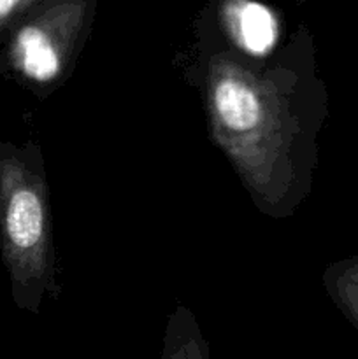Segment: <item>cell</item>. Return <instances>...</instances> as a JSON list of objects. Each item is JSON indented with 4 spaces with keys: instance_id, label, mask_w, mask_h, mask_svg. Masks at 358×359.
Here are the masks:
<instances>
[{
    "instance_id": "6da1fadb",
    "label": "cell",
    "mask_w": 358,
    "mask_h": 359,
    "mask_svg": "<svg viewBox=\"0 0 358 359\" xmlns=\"http://www.w3.org/2000/svg\"><path fill=\"white\" fill-rule=\"evenodd\" d=\"M185 77L199 90L211 139L256 209L274 219L291 216L311 193L329 116L311 53L290 46L258 56L228 42Z\"/></svg>"
},
{
    "instance_id": "7a4b0ae2",
    "label": "cell",
    "mask_w": 358,
    "mask_h": 359,
    "mask_svg": "<svg viewBox=\"0 0 358 359\" xmlns=\"http://www.w3.org/2000/svg\"><path fill=\"white\" fill-rule=\"evenodd\" d=\"M0 252L18 309L39 314L44 298H58L48 179L34 140L0 142Z\"/></svg>"
},
{
    "instance_id": "3957f363",
    "label": "cell",
    "mask_w": 358,
    "mask_h": 359,
    "mask_svg": "<svg viewBox=\"0 0 358 359\" xmlns=\"http://www.w3.org/2000/svg\"><path fill=\"white\" fill-rule=\"evenodd\" d=\"M86 0H44L11 32L0 72L37 98L67 83L86 27Z\"/></svg>"
},
{
    "instance_id": "277c9868",
    "label": "cell",
    "mask_w": 358,
    "mask_h": 359,
    "mask_svg": "<svg viewBox=\"0 0 358 359\" xmlns=\"http://www.w3.org/2000/svg\"><path fill=\"white\" fill-rule=\"evenodd\" d=\"M220 27L232 46L249 55L272 53L279 42V20L258 0H221Z\"/></svg>"
},
{
    "instance_id": "5b68a950",
    "label": "cell",
    "mask_w": 358,
    "mask_h": 359,
    "mask_svg": "<svg viewBox=\"0 0 358 359\" xmlns=\"http://www.w3.org/2000/svg\"><path fill=\"white\" fill-rule=\"evenodd\" d=\"M160 359H209V347L199 323L185 305H175L168 316Z\"/></svg>"
},
{
    "instance_id": "8992f818",
    "label": "cell",
    "mask_w": 358,
    "mask_h": 359,
    "mask_svg": "<svg viewBox=\"0 0 358 359\" xmlns=\"http://www.w3.org/2000/svg\"><path fill=\"white\" fill-rule=\"evenodd\" d=\"M323 286L344 318L358 330V255L332 263L323 272Z\"/></svg>"
},
{
    "instance_id": "52a82bcc",
    "label": "cell",
    "mask_w": 358,
    "mask_h": 359,
    "mask_svg": "<svg viewBox=\"0 0 358 359\" xmlns=\"http://www.w3.org/2000/svg\"><path fill=\"white\" fill-rule=\"evenodd\" d=\"M44 0H0V37L37 9Z\"/></svg>"
}]
</instances>
